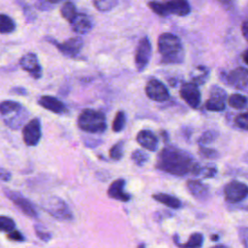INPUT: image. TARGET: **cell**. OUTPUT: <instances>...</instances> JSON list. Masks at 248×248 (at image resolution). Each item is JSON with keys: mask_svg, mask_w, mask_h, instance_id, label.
Segmentation results:
<instances>
[{"mask_svg": "<svg viewBox=\"0 0 248 248\" xmlns=\"http://www.w3.org/2000/svg\"><path fill=\"white\" fill-rule=\"evenodd\" d=\"M242 59H243L244 63H245L246 65H248V48L243 52V54H242Z\"/></svg>", "mask_w": 248, "mask_h": 248, "instance_id": "f907efd6", "label": "cell"}, {"mask_svg": "<svg viewBox=\"0 0 248 248\" xmlns=\"http://www.w3.org/2000/svg\"><path fill=\"white\" fill-rule=\"evenodd\" d=\"M21 108H22L21 104L16 101L6 100V101L0 102V113L4 116L13 114V113L18 111Z\"/></svg>", "mask_w": 248, "mask_h": 248, "instance_id": "484cf974", "label": "cell"}, {"mask_svg": "<svg viewBox=\"0 0 248 248\" xmlns=\"http://www.w3.org/2000/svg\"><path fill=\"white\" fill-rule=\"evenodd\" d=\"M46 41L52 44L63 55L68 57H76L83 46V40L79 36L73 37L64 43H58L49 37H46Z\"/></svg>", "mask_w": 248, "mask_h": 248, "instance_id": "8992f818", "label": "cell"}, {"mask_svg": "<svg viewBox=\"0 0 248 248\" xmlns=\"http://www.w3.org/2000/svg\"><path fill=\"white\" fill-rule=\"evenodd\" d=\"M124 140H119L117 141L115 144H113L111 146V148L109 149V157L112 160L118 161L123 157V153H124Z\"/></svg>", "mask_w": 248, "mask_h": 248, "instance_id": "1f68e13d", "label": "cell"}, {"mask_svg": "<svg viewBox=\"0 0 248 248\" xmlns=\"http://www.w3.org/2000/svg\"><path fill=\"white\" fill-rule=\"evenodd\" d=\"M199 153L202 158H205V159H217L219 157V153L217 150L208 148V147H205L202 145L200 146Z\"/></svg>", "mask_w": 248, "mask_h": 248, "instance_id": "74e56055", "label": "cell"}, {"mask_svg": "<svg viewBox=\"0 0 248 248\" xmlns=\"http://www.w3.org/2000/svg\"><path fill=\"white\" fill-rule=\"evenodd\" d=\"M131 159L137 166L140 167V166H143L148 161L149 156L145 151L141 149H136L132 152Z\"/></svg>", "mask_w": 248, "mask_h": 248, "instance_id": "d6a6232c", "label": "cell"}, {"mask_svg": "<svg viewBox=\"0 0 248 248\" xmlns=\"http://www.w3.org/2000/svg\"><path fill=\"white\" fill-rule=\"evenodd\" d=\"M187 189L190 194L197 200L205 201L209 197V188L206 184L197 179L188 180L186 183Z\"/></svg>", "mask_w": 248, "mask_h": 248, "instance_id": "ac0fdd59", "label": "cell"}, {"mask_svg": "<svg viewBox=\"0 0 248 248\" xmlns=\"http://www.w3.org/2000/svg\"><path fill=\"white\" fill-rule=\"evenodd\" d=\"M63 0H37L36 8L40 11H50Z\"/></svg>", "mask_w": 248, "mask_h": 248, "instance_id": "8d00e7d4", "label": "cell"}, {"mask_svg": "<svg viewBox=\"0 0 248 248\" xmlns=\"http://www.w3.org/2000/svg\"><path fill=\"white\" fill-rule=\"evenodd\" d=\"M224 196L227 202L236 205L248 197V186L238 180H232L225 185Z\"/></svg>", "mask_w": 248, "mask_h": 248, "instance_id": "5b68a950", "label": "cell"}, {"mask_svg": "<svg viewBox=\"0 0 248 248\" xmlns=\"http://www.w3.org/2000/svg\"><path fill=\"white\" fill-rule=\"evenodd\" d=\"M34 230H35V232H36L37 236L40 239H42L44 241H48L51 238V233L49 232H47L46 230H44L41 226L35 225Z\"/></svg>", "mask_w": 248, "mask_h": 248, "instance_id": "ab89813d", "label": "cell"}, {"mask_svg": "<svg viewBox=\"0 0 248 248\" xmlns=\"http://www.w3.org/2000/svg\"><path fill=\"white\" fill-rule=\"evenodd\" d=\"M241 32L244 39L248 42V20H245L241 24Z\"/></svg>", "mask_w": 248, "mask_h": 248, "instance_id": "bcb514c9", "label": "cell"}, {"mask_svg": "<svg viewBox=\"0 0 248 248\" xmlns=\"http://www.w3.org/2000/svg\"><path fill=\"white\" fill-rule=\"evenodd\" d=\"M125 180L122 178L114 180L108 187V195L109 198L117 200V201H122V202H128L131 199L130 194L126 193L124 191V186H125Z\"/></svg>", "mask_w": 248, "mask_h": 248, "instance_id": "44dd1931", "label": "cell"}, {"mask_svg": "<svg viewBox=\"0 0 248 248\" xmlns=\"http://www.w3.org/2000/svg\"><path fill=\"white\" fill-rule=\"evenodd\" d=\"M152 198L157 202H159L160 203L165 204L168 207H170L173 209H177L181 207V202L174 196L165 194V193H157V194H154Z\"/></svg>", "mask_w": 248, "mask_h": 248, "instance_id": "cb8c5ba5", "label": "cell"}, {"mask_svg": "<svg viewBox=\"0 0 248 248\" xmlns=\"http://www.w3.org/2000/svg\"><path fill=\"white\" fill-rule=\"evenodd\" d=\"M78 125L80 130L90 134H101L107 130L105 114L91 108L82 110L78 115Z\"/></svg>", "mask_w": 248, "mask_h": 248, "instance_id": "3957f363", "label": "cell"}, {"mask_svg": "<svg viewBox=\"0 0 248 248\" xmlns=\"http://www.w3.org/2000/svg\"><path fill=\"white\" fill-rule=\"evenodd\" d=\"M164 5L168 14H173L178 16H185L190 14L191 7L187 0H165Z\"/></svg>", "mask_w": 248, "mask_h": 248, "instance_id": "e0dca14e", "label": "cell"}, {"mask_svg": "<svg viewBox=\"0 0 248 248\" xmlns=\"http://www.w3.org/2000/svg\"><path fill=\"white\" fill-rule=\"evenodd\" d=\"M173 241L179 248H201L203 243V235L201 232H194L190 235L187 242L179 243L178 235L175 234L173 236Z\"/></svg>", "mask_w": 248, "mask_h": 248, "instance_id": "7402d4cb", "label": "cell"}, {"mask_svg": "<svg viewBox=\"0 0 248 248\" xmlns=\"http://www.w3.org/2000/svg\"><path fill=\"white\" fill-rule=\"evenodd\" d=\"M126 124V115L124 113V111L119 110L117 111V113L114 116L113 122H112V130L113 132H120L124 129Z\"/></svg>", "mask_w": 248, "mask_h": 248, "instance_id": "836d02e7", "label": "cell"}, {"mask_svg": "<svg viewBox=\"0 0 248 248\" xmlns=\"http://www.w3.org/2000/svg\"><path fill=\"white\" fill-rule=\"evenodd\" d=\"M100 142H101L100 140H92V139L84 140V144H85L86 146H88V147H95V146H97L98 144H100Z\"/></svg>", "mask_w": 248, "mask_h": 248, "instance_id": "7dc6e473", "label": "cell"}, {"mask_svg": "<svg viewBox=\"0 0 248 248\" xmlns=\"http://www.w3.org/2000/svg\"><path fill=\"white\" fill-rule=\"evenodd\" d=\"M16 30V23L12 17L7 15L0 14V33L9 34Z\"/></svg>", "mask_w": 248, "mask_h": 248, "instance_id": "83f0119b", "label": "cell"}, {"mask_svg": "<svg viewBox=\"0 0 248 248\" xmlns=\"http://www.w3.org/2000/svg\"><path fill=\"white\" fill-rule=\"evenodd\" d=\"M152 54L151 43L147 37H143L139 42L135 53V65L138 71H143L149 63Z\"/></svg>", "mask_w": 248, "mask_h": 248, "instance_id": "9c48e42d", "label": "cell"}, {"mask_svg": "<svg viewBox=\"0 0 248 248\" xmlns=\"http://www.w3.org/2000/svg\"><path fill=\"white\" fill-rule=\"evenodd\" d=\"M208 75H209L208 68H206L205 66H198L191 73V80H192L191 82L196 85L203 84L204 81L207 79Z\"/></svg>", "mask_w": 248, "mask_h": 248, "instance_id": "d4e9b609", "label": "cell"}, {"mask_svg": "<svg viewBox=\"0 0 248 248\" xmlns=\"http://www.w3.org/2000/svg\"><path fill=\"white\" fill-rule=\"evenodd\" d=\"M60 14H61V16H62L67 21L71 22V21L74 19V17L77 16L78 12H77L76 6H75L72 2L68 1V2H65V3L63 4V6L61 7V9H60Z\"/></svg>", "mask_w": 248, "mask_h": 248, "instance_id": "f1b7e54d", "label": "cell"}, {"mask_svg": "<svg viewBox=\"0 0 248 248\" xmlns=\"http://www.w3.org/2000/svg\"><path fill=\"white\" fill-rule=\"evenodd\" d=\"M38 104L45 109H47L56 114H62L67 111V108L64 103L53 96H49V95L41 96L38 99Z\"/></svg>", "mask_w": 248, "mask_h": 248, "instance_id": "2e32d148", "label": "cell"}, {"mask_svg": "<svg viewBox=\"0 0 248 248\" xmlns=\"http://www.w3.org/2000/svg\"><path fill=\"white\" fill-rule=\"evenodd\" d=\"M180 97L183 101L192 108H197L201 105V92L198 88V85L192 82L183 83L179 90Z\"/></svg>", "mask_w": 248, "mask_h": 248, "instance_id": "5bb4252c", "label": "cell"}, {"mask_svg": "<svg viewBox=\"0 0 248 248\" xmlns=\"http://www.w3.org/2000/svg\"><path fill=\"white\" fill-rule=\"evenodd\" d=\"M217 173V168L215 165L212 164H207V165H201L199 163L196 164L192 175L198 176V177H202V178H210L215 176Z\"/></svg>", "mask_w": 248, "mask_h": 248, "instance_id": "603a6c76", "label": "cell"}, {"mask_svg": "<svg viewBox=\"0 0 248 248\" xmlns=\"http://www.w3.org/2000/svg\"><path fill=\"white\" fill-rule=\"evenodd\" d=\"M234 123L236 127L248 131V111L237 114L234 118Z\"/></svg>", "mask_w": 248, "mask_h": 248, "instance_id": "f35d334b", "label": "cell"}, {"mask_svg": "<svg viewBox=\"0 0 248 248\" xmlns=\"http://www.w3.org/2000/svg\"><path fill=\"white\" fill-rule=\"evenodd\" d=\"M15 221L8 216H0V232H10L15 230Z\"/></svg>", "mask_w": 248, "mask_h": 248, "instance_id": "d590c367", "label": "cell"}, {"mask_svg": "<svg viewBox=\"0 0 248 248\" xmlns=\"http://www.w3.org/2000/svg\"><path fill=\"white\" fill-rule=\"evenodd\" d=\"M118 0H93L95 8L100 12H108L117 5Z\"/></svg>", "mask_w": 248, "mask_h": 248, "instance_id": "4dcf8cb0", "label": "cell"}, {"mask_svg": "<svg viewBox=\"0 0 248 248\" xmlns=\"http://www.w3.org/2000/svg\"><path fill=\"white\" fill-rule=\"evenodd\" d=\"M148 7L158 16H167L169 14L167 12V9L164 5L163 2H159V1H149L148 2Z\"/></svg>", "mask_w": 248, "mask_h": 248, "instance_id": "e575fe53", "label": "cell"}, {"mask_svg": "<svg viewBox=\"0 0 248 248\" xmlns=\"http://www.w3.org/2000/svg\"><path fill=\"white\" fill-rule=\"evenodd\" d=\"M70 23L73 31L79 35L86 34L93 28V22L91 17L83 13H78Z\"/></svg>", "mask_w": 248, "mask_h": 248, "instance_id": "9a60e30c", "label": "cell"}, {"mask_svg": "<svg viewBox=\"0 0 248 248\" xmlns=\"http://www.w3.org/2000/svg\"><path fill=\"white\" fill-rule=\"evenodd\" d=\"M225 82L238 90H246L248 88V70L243 67L235 68L222 75Z\"/></svg>", "mask_w": 248, "mask_h": 248, "instance_id": "ba28073f", "label": "cell"}, {"mask_svg": "<svg viewBox=\"0 0 248 248\" xmlns=\"http://www.w3.org/2000/svg\"><path fill=\"white\" fill-rule=\"evenodd\" d=\"M226 91L218 85H213L209 90V98L205 102V108L209 111H222L226 108Z\"/></svg>", "mask_w": 248, "mask_h": 248, "instance_id": "30bf717a", "label": "cell"}, {"mask_svg": "<svg viewBox=\"0 0 248 248\" xmlns=\"http://www.w3.org/2000/svg\"><path fill=\"white\" fill-rule=\"evenodd\" d=\"M4 194L26 216L31 218H36L38 216V212L36 210L35 205L28 199L23 197L19 192L13 191L10 189H4Z\"/></svg>", "mask_w": 248, "mask_h": 248, "instance_id": "52a82bcc", "label": "cell"}, {"mask_svg": "<svg viewBox=\"0 0 248 248\" xmlns=\"http://www.w3.org/2000/svg\"><path fill=\"white\" fill-rule=\"evenodd\" d=\"M158 50L164 63L176 64L183 61L184 51L182 43L177 36L171 33H163L159 36Z\"/></svg>", "mask_w": 248, "mask_h": 248, "instance_id": "7a4b0ae2", "label": "cell"}, {"mask_svg": "<svg viewBox=\"0 0 248 248\" xmlns=\"http://www.w3.org/2000/svg\"><path fill=\"white\" fill-rule=\"evenodd\" d=\"M218 238H219L218 235H212V236H211V239H213V240H217Z\"/></svg>", "mask_w": 248, "mask_h": 248, "instance_id": "db71d44e", "label": "cell"}, {"mask_svg": "<svg viewBox=\"0 0 248 248\" xmlns=\"http://www.w3.org/2000/svg\"><path fill=\"white\" fill-rule=\"evenodd\" d=\"M7 237L12 240V241H23L24 240V236L21 234V232H19L18 231H12L10 232H8L7 234Z\"/></svg>", "mask_w": 248, "mask_h": 248, "instance_id": "7bdbcfd3", "label": "cell"}, {"mask_svg": "<svg viewBox=\"0 0 248 248\" xmlns=\"http://www.w3.org/2000/svg\"><path fill=\"white\" fill-rule=\"evenodd\" d=\"M228 103L229 106L236 108V109H243L247 107L248 104V99L242 95V94H238V93H234L232 94L229 98H228Z\"/></svg>", "mask_w": 248, "mask_h": 248, "instance_id": "4316f807", "label": "cell"}, {"mask_svg": "<svg viewBox=\"0 0 248 248\" xmlns=\"http://www.w3.org/2000/svg\"><path fill=\"white\" fill-rule=\"evenodd\" d=\"M211 248H230V247H228V246H226V245H222V244H220V245H216V246L211 247Z\"/></svg>", "mask_w": 248, "mask_h": 248, "instance_id": "f5cc1de1", "label": "cell"}, {"mask_svg": "<svg viewBox=\"0 0 248 248\" xmlns=\"http://www.w3.org/2000/svg\"><path fill=\"white\" fill-rule=\"evenodd\" d=\"M22 6V11H23V14H24V16L26 17V19L28 21H33L35 18H36V14L33 12L32 8L29 7L26 3H23L21 4Z\"/></svg>", "mask_w": 248, "mask_h": 248, "instance_id": "60d3db41", "label": "cell"}, {"mask_svg": "<svg viewBox=\"0 0 248 248\" xmlns=\"http://www.w3.org/2000/svg\"><path fill=\"white\" fill-rule=\"evenodd\" d=\"M234 206L239 208V209H242V210H248V197L245 200H243L241 202H239L238 204H236Z\"/></svg>", "mask_w": 248, "mask_h": 248, "instance_id": "c3c4849f", "label": "cell"}, {"mask_svg": "<svg viewBox=\"0 0 248 248\" xmlns=\"http://www.w3.org/2000/svg\"><path fill=\"white\" fill-rule=\"evenodd\" d=\"M138 248H146V247H145V245H144V244H140V245H139V246H138Z\"/></svg>", "mask_w": 248, "mask_h": 248, "instance_id": "11a10c76", "label": "cell"}, {"mask_svg": "<svg viewBox=\"0 0 248 248\" xmlns=\"http://www.w3.org/2000/svg\"><path fill=\"white\" fill-rule=\"evenodd\" d=\"M219 2H220L221 4H223L228 10L232 9V3L231 0H219Z\"/></svg>", "mask_w": 248, "mask_h": 248, "instance_id": "681fc988", "label": "cell"}, {"mask_svg": "<svg viewBox=\"0 0 248 248\" xmlns=\"http://www.w3.org/2000/svg\"><path fill=\"white\" fill-rule=\"evenodd\" d=\"M11 179V172L3 168H0V180L2 181H9Z\"/></svg>", "mask_w": 248, "mask_h": 248, "instance_id": "f6af8a7d", "label": "cell"}, {"mask_svg": "<svg viewBox=\"0 0 248 248\" xmlns=\"http://www.w3.org/2000/svg\"><path fill=\"white\" fill-rule=\"evenodd\" d=\"M146 96L155 102H165L169 99L170 93L166 85L156 78H150L145 85Z\"/></svg>", "mask_w": 248, "mask_h": 248, "instance_id": "7c38bea8", "label": "cell"}, {"mask_svg": "<svg viewBox=\"0 0 248 248\" xmlns=\"http://www.w3.org/2000/svg\"><path fill=\"white\" fill-rule=\"evenodd\" d=\"M11 93L20 95V96H26L27 95V90L24 87L21 86H16L11 89Z\"/></svg>", "mask_w": 248, "mask_h": 248, "instance_id": "ee69618b", "label": "cell"}, {"mask_svg": "<svg viewBox=\"0 0 248 248\" xmlns=\"http://www.w3.org/2000/svg\"><path fill=\"white\" fill-rule=\"evenodd\" d=\"M42 208L53 218L60 221H71L74 215L68 204L56 196H49L41 202Z\"/></svg>", "mask_w": 248, "mask_h": 248, "instance_id": "277c9868", "label": "cell"}, {"mask_svg": "<svg viewBox=\"0 0 248 248\" xmlns=\"http://www.w3.org/2000/svg\"><path fill=\"white\" fill-rule=\"evenodd\" d=\"M219 137V133L215 130H207L203 132L201 137L198 139V142L200 145L205 146L206 144H209L216 140V139Z\"/></svg>", "mask_w": 248, "mask_h": 248, "instance_id": "f546056e", "label": "cell"}, {"mask_svg": "<svg viewBox=\"0 0 248 248\" xmlns=\"http://www.w3.org/2000/svg\"><path fill=\"white\" fill-rule=\"evenodd\" d=\"M242 160H243L244 162L248 163V152H246V153L243 155V157H242Z\"/></svg>", "mask_w": 248, "mask_h": 248, "instance_id": "816d5d0a", "label": "cell"}, {"mask_svg": "<svg viewBox=\"0 0 248 248\" xmlns=\"http://www.w3.org/2000/svg\"><path fill=\"white\" fill-rule=\"evenodd\" d=\"M239 238L243 244L244 248H248V228H240L239 229Z\"/></svg>", "mask_w": 248, "mask_h": 248, "instance_id": "b9f144b4", "label": "cell"}, {"mask_svg": "<svg viewBox=\"0 0 248 248\" xmlns=\"http://www.w3.org/2000/svg\"><path fill=\"white\" fill-rule=\"evenodd\" d=\"M198 162L191 153L175 146L164 147L156 162V168L171 175L183 176L191 173Z\"/></svg>", "mask_w": 248, "mask_h": 248, "instance_id": "6da1fadb", "label": "cell"}, {"mask_svg": "<svg viewBox=\"0 0 248 248\" xmlns=\"http://www.w3.org/2000/svg\"><path fill=\"white\" fill-rule=\"evenodd\" d=\"M138 143L149 151H156L158 148V139L150 130H141L137 135Z\"/></svg>", "mask_w": 248, "mask_h": 248, "instance_id": "d6986e66", "label": "cell"}, {"mask_svg": "<svg viewBox=\"0 0 248 248\" xmlns=\"http://www.w3.org/2000/svg\"><path fill=\"white\" fill-rule=\"evenodd\" d=\"M28 116H29V111L24 107H22L18 111L13 114L4 116V122L10 129L17 130L25 123Z\"/></svg>", "mask_w": 248, "mask_h": 248, "instance_id": "ffe728a7", "label": "cell"}, {"mask_svg": "<svg viewBox=\"0 0 248 248\" xmlns=\"http://www.w3.org/2000/svg\"><path fill=\"white\" fill-rule=\"evenodd\" d=\"M19 66L35 79H38L42 77V66L39 62L38 56L34 52H27L21 56L19 59Z\"/></svg>", "mask_w": 248, "mask_h": 248, "instance_id": "4fadbf2b", "label": "cell"}, {"mask_svg": "<svg viewBox=\"0 0 248 248\" xmlns=\"http://www.w3.org/2000/svg\"><path fill=\"white\" fill-rule=\"evenodd\" d=\"M23 140L28 146H35L39 143L42 137V127L39 118L31 119L22 130Z\"/></svg>", "mask_w": 248, "mask_h": 248, "instance_id": "8fae6325", "label": "cell"}]
</instances>
